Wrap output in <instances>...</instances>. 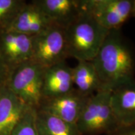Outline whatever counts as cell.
I'll return each instance as SVG.
<instances>
[{
    "label": "cell",
    "mask_w": 135,
    "mask_h": 135,
    "mask_svg": "<svg viewBox=\"0 0 135 135\" xmlns=\"http://www.w3.org/2000/svg\"><path fill=\"white\" fill-rule=\"evenodd\" d=\"M73 80L75 88L88 97L103 89L102 84L95 67L91 61H78L72 68Z\"/></svg>",
    "instance_id": "14"
},
{
    "label": "cell",
    "mask_w": 135,
    "mask_h": 135,
    "mask_svg": "<svg viewBox=\"0 0 135 135\" xmlns=\"http://www.w3.org/2000/svg\"><path fill=\"white\" fill-rule=\"evenodd\" d=\"M45 69L32 60L25 62L10 72L6 85L27 106L37 109L43 99Z\"/></svg>",
    "instance_id": "4"
},
{
    "label": "cell",
    "mask_w": 135,
    "mask_h": 135,
    "mask_svg": "<svg viewBox=\"0 0 135 135\" xmlns=\"http://www.w3.org/2000/svg\"><path fill=\"white\" fill-rule=\"evenodd\" d=\"M10 71L7 66L4 65L0 57V88L6 84L8 78H9Z\"/></svg>",
    "instance_id": "19"
},
{
    "label": "cell",
    "mask_w": 135,
    "mask_h": 135,
    "mask_svg": "<svg viewBox=\"0 0 135 135\" xmlns=\"http://www.w3.org/2000/svg\"><path fill=\"white\" fill-rule=\"evenodd\" d=\"M30 108L6 84L0 88V135H11Z\"/></svg>",
    "instance_id": "10"
},
{
    "label": "cell",
    "mask_w": 135,
    "mask_h": 135,
    "mask_svg": "<svg viewBox=\"0 0 135 135\" xmlns=\"http://www.w3.org/2000/svg\"><path fill=\"white\" fill-rule=\"evenodd\" d=\"M36 126L38 135H81L76 124L36 109Z\"/></svg>",
    "instance_id": "15"
},
{
    "label": "cell",
    "mask_w": 135,
    "mask_h": 135,
    "mask_svg": "<svg viewBox=\"0 0 135 135\" xmlns=\"http://www.w3.org/2000/svg\"><path fill=\"white\" fill-rule=\"evenodd\" d=\"M36 109L30 108L11 135H38L36 126Z\"/></svg>",
    "instance_id": "17"
},
{
    "label": "cell",
    "mask_w": 135,
    "mask_h": 135,
    "mask_svg": "<svg viewBox=\"0 0 135 135\" xmlns=\"http://www.w3.org/2000/svg\"><path fill=\"white\" fill-rule=\"evenodd\" d=\"M54 25L66 28L82 13L80 0H33Z\"/></svg>",
    "instance_id": "12"
},
{
    "label": "cell",
    "mask_w": 135,
    "mask_h": 135,
    "mask_svg": "<svg viewBox=\"0 0 135 135\" xmlns=\"http://www.w3.org/2000/svg\"><path fill=\"white\" fill-rule=\"evenodd\" d=\"M131 18H135V0H133L132 13H131Z\"/></svg>",
    "instance_id": "20"
},
{
    "label": "cell",
    "mask_w": 135,
    "mask_h": 135,
    "mask_svg": "<svg viewBox=\"0 0 135 135\" xmlns=\"http://www.w3.org/2000/svg\"><path fill=\"white\" fill-rule=\"evenodd\" d=\"M53 23L34 1L26 2L5 28L30 36L45 31Z\"/></svg>",
    "instance_id": "9"
},
{
    "label": "cell",
    "mask_w": 135,
    "mask_h": 135,
    "mask_svg": "<svg viewBox=\"0 0 135 135\" xmlns=\"http://www.w3.org/2000/svg\"><path fill=\"white\" fill-rule=\"evenodd\" d=\"M111 104L119 125L135 123V80L113 89Z\"/></svg>",
    "instance_id": "13"
},
{
    "label": "cell",
    "mask_w": 135,
    "mask_h": 135,
    "mask_svg": "<svg viewBox=\"0 0 135 135\" xmlns=\"http://www.w3.org/2000/svg\"><path fill=\"white\" fill-rule=\"evenodd\" d=\"M74 89L72 68L68 65L66 61L45 69L43 99L60 97L68 93Z\"/></svg>",
    "instance_id": "11"
},
{
    "label": "cell",
    "mask_w": 135,
    "mask_h": 135,
    "mask_svg": "<svg viewBox=\"0 0 135 135\" xmlns=\"http://www.w3.org/2000/svg\"><path fill=\"white\" fill-rule=\"evenodd\" d=\"M109 30L101 26L91 16L82 12L65 29L69 58L91 61L105 40Z\"/></svg>",
    "instance_id": "2"
},
{
    "label": "cell",
    "mask_w": 135,
    "mask_h": 135,
    "mask_svg": "<svg viewBox=\"0 0 135 135\" xmlns=\"http://www.w3.org/2000/svg\"><path fill=\"white\" fill-rule=\"evenodd\" d=\"M89 97L75 88L60 97L43 99L37 109L56 116L68 123L76 124Z\"/></svg>",
    "instance_id": "8"
},
{
    "label": "cell",
    "mask_w": 135,
    "mask_h": 135,
    "mask_svg": "<svg viewBox=\"0 0 135 135\" xmlns=\"http://www.w3.org/2000/svg\"><path fill=\"white\" fill-rule=\"evenodd\" d=\"M32 46L33 36L0 28V57L10 72L31 60Z\"/></svg>",
    "instance_id": "7"
},
{
    "label": "cell",
    "mask_w": 135,
    "mask_h": 135,
    "mask_svg": "<svg viewBox=\"0 0 135 135\" xmlns=\"http://www.w3.org/2000/svg\"><path fill=\"white\" fill-rule=\"evenodd\" d=\"M108 135H135V123L119 126Z\"/></svg>",
    "instance_id": "18"
},
{
    "label": "cell",
    "mask_w": 135,
    "mask_h": 135,
    "mask_svg": "<svg viewBox=\"0 0 135 135\" xmlns=\"http://www.w3.org/2000/svg\"><path fill=\"white\" fill-rule=\"evenodd\" d=\"M91 62L103 89L112 91L135 80V55L120 30L109 31Z\"/></svg>",
    "instance_id": "1"
},
{
    "label": "cell",
    "mask_w": 135,
    "mask_h": 135,
    "mask_svg": "<svg viewBox=\"0 0 135 135\" xmlns=\"http://www.w3.org/2000/svg\"><path fill=\"white\" fill-rule=\"evenodd\" d=\"M111 92L102 89L89 97L76 125L81 135H108L120 126L111 104Z\"/></svg>",
    "instance_id": "3"
},
{
    "label": "cell",
    "mask_w": 135,
    "mask_h": 135,
    "mask_svg": "<svg viewBox=\"0 0 135 135\" xmlns=\"http://www.w3.org/2000/svg\"><path fill=\"white\" fill-rule=\"evenodd\" d=\"M26 2L24 0H0V28L9 25Z\"/></svg>",
    "instance_id": "16"
},
{
    "label": "cell",
    "mask_w": 135,
    "mask_h": 135,
    "mask_svg": "<svg viewBox=\"0 0 135 135\" xmlns=\"http://www.w3.org/2000/svg\"><path fill=\"white\" fill-rule=\"evenodd\" d=\"M68 58L65 28L52 24L33 36L31 60L34 62L46 68L65 61Z\"/></svg>",
    "instance_id": "5"
},
{
    "label": "cell",
    "mask_w": 135,
    "mask_h": 135,
    "mask_svg": "<svg viewBox=\"0 0 135 135\" xmlns=\"http://www.w3.org/2000/svg\"><path fill=\"white\" fill-rule=\"evenodd\" d=\"M82 12L109 30H120L131 18L133 0H80Z\"/></svg>",
    "instance_id": "6"
}]
</instances>
